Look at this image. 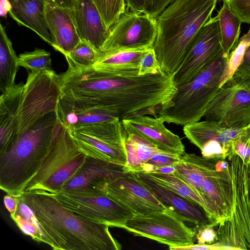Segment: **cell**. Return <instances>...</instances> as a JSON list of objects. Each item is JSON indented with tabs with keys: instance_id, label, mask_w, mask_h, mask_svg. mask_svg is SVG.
Wrapping results in <instances>:
<instances>
[{
	"instance_id": "cell-1",
	"label": "cell",
	"mask_w": 250,
	"mask_h": 250,
	"mask_svg": "<svg viewBox=\"0 0 250 250\" xmlns=\"http://www.w3.org/2000/svg\"><path fill=\"white\" fill-rule=\"evenodd\" d=\"M177 89L173 75L164 72L140 76L93 71L83 85L88 101L115 109L121 120L141 115L157 117L158 110Z\"/></svg>"
},
{
	"instance_id": "cell-2",
	"label": "cell",
	"mask_w": 250,
	"mask_h": 250,
	"mask_svg": "<svg viewBox=\"0 0 250 250\" xmlns=\"http://www.w3.org/2000/svg\"><path fill=\"white\" fill-rule=\"evenodd\" d=\"M33 211L55 250H120L109 226L84 218L63 206L51 193L37 190L19 197Z\"/></svg>"
},
{
	"instance_id": "cell-3",
	"label": "cell",
	"mask_w": 250,
	"mask_h": 250,
	"mask_svg": "<svg viewBox=\"0 0 250 250\" xmlns=\"http://www.w3.org/2000/svg\"><path fill=\"white\" fill-rule=\"evenodd\" d=\"M218 0H172L156 18L157 35L153 46L163 72L179 69L190 43L211 18Z\"/></svg>"
},
{
	"instance_id": "cell-4",
	"label": "cell",
	"mask_w": 250,
	"mask_h": 250,
	"mask_svg": "<svg viewBox=\"0 0 250 250\" xmlns=\"http://www.w3.org/2000/svg\"><path fill=\"white\" fill-rule=\"evenodd\" d=\"M58 122L56 111L50 112L21 133L0 154V188L19 197L39 170L52 142Z\"/></svg>"
},
{
	"instance_id": "cell-5",
	"label": "cell",
	"mask_w": 250,
	"mask_h": 250,
	"mask_svg": "<svg viewBox=\"0 0 250 250\" xmlns=\"http://www.w3.org/2000/svg\"><path fill=\"white\" fill-rule=\"evenodd\" d=\"M228 57L214 61L191 81L178 88L157 115L164 122L185 125L200 121L219 88Z\"/></svg>"
},
{
	"instance_id": "cell-6",
	"label": "cell",
	"mask_w": 250,
	"mask_h": 250,
	"mask_svg": "<svg viewBox=\"0 0 250 250\" xmlns=\"http://www.w3.org/2000/svg\"><path fill=\"white\" fill-rule=\"evenodd\" d=\"M86 157L78 148L69 128L58 120L47 155L24 192L39 190L55 194L61 192L65 183L79 170Z\"/></svg>"
},
{
	"instance_id": "cell-7",
	"label": "cell",
	"mask_w": 250,
	"mask_h": 250,
	"mask_svg": "<svg viewBox=\"0 0 250 250\" xmlns=\"http://www.w3.org/2000/svg\"><path fill=\"white\" fill-rule=\"evenodd\" d=\"M227 158L233 184V206L230 216L218 226L217 242L223 250H250L249 165L234 152Z\"/></svg>"
},
{
	"instance_id": "cell-8",
	"label": "cell",
	"mask_w": 250,
	"mask_h": 250,
	"mask_svg": "<svg viewBox=\"0 0 250 250\" xmlns=\"http://www.w3.org/2000/svg\"><path fill=\"white\" fill-rule=\"evenodd\" d=\"M69 129L78 148L86 156L126 164L127 132L120 118Z\"/></svg>"
},
{
	"instance_id": "cell-9",
	"label": "cell",
	"mask_w": 250,
	"mask_h": 250,
	"mask_svg": "<svg viewBox=\"0 0 250 250\" xmlns=\"http://www.w3.org/2000/svg\"><path fill=\"white\" fill-rule=\"evenodd\" d=\"M52 194L78 215L109 227L122 228L135 215L131 210L97 188L61 191Z\"/></svg>"
},
{
	"instance_id": "cell-10",
	"label": "cell",
	"mask_w": 250,
	"mask_h": 250,
	"mask_svg": "<svg viewBox=\"0 0 250 250\" xmlns=\"http://www.w3.org/2000/svg\"><path fill=\"white\" fill-rule=\"evenodd\" d=\"M60 95L59 76L53 70L30 71L19 107L17 137L44 116L56 111Z\"/></svg>"
},
{
	"instance_id": "cell-11",
	"label": "cell",
	"mask_w": 250,
	"mask_h": 250,
	"mask_svg": "<svg viewBox=\"0 0 250 250\" xmlns=\"http://www.w3.org/2000/svg\"><path fill=\"white\" fill-rule=\"evenodd\" d=\"M135 236L146 237L169 248L194 244L196 231L175 212L167 208L134 215L122 227Z\"/></svg>"
},
{
	"instance_id": "cell-12",
	"label": "cell",
	"mask_w": 250,
	"mask_h": 250,
	"mask_svg": "<svg viewBox=\"0 0 250 250\" xmlns=\"http://www.w3.org/2000/svg\"><path fill=\"white\" fill-rule=\"evenodd\" d=\"M223 56L216 16L206 22L192 40L186 58L173 75L177 88L191 81L202 71Z\"/></svg>"
},
{
	"instance_id": "cell-13",
	"label": "cell",
	"mask_w": 250,
	"mask_h": 250,
	"mask_svg": "<svg viewBox=\"0 0 250 250\" xmlns=\"http://www.w3.org/2000/svg\"><path fill=\"white\" fill-rule=\"evenodd\" d=\"M157 35L156 18L145 13L125 12L109 29L100 55L122 49H152Z\"/></svg>"
},
{
	"instance_id": "cell-14",
	"label": "cell",
	"mask_w": 250,
	"mask_h": 250,
	"mask_svg": "<svg viewBox=\"0 0 250 250\" xmlns=\"http://www.w3.org/2000/svg\"><path fill=\"white\" fill-rule=\"evenodd\" d=\"M94 188L119 202L135 215L165 210V207L143 185L129 173L99 183Z\"/></svg>"
},
{
	"instance_id": "cell-15",
	"label": "cell",
	"mask_w": 250,
	"mask_h": 250,
	"mask_svg": "<svg viewBox=\"0 0 250 250\" xmlns=\"http://www.w3.org/2000/svg\"><path fill=\"white\" fill-rule=\"evenodd\" d=\"M127 173L143 185L166 208L175 212L196 232L205 227H216L199 205L164 186L148 174Z\"/></svg>"
},
{
	"instance_id": "cell-16",
	"label": "cell",
	"mask_w": 250,
	"mask_h": 250,
	"mask_svg": "<svg viewBox=\"0 0 250 250\" xmlns=\"http://www.w3.org/2000/svg\"><path fill=\"white\" fill-rule=\"evenodd\" d=\"M249 106L250 79L233 75L219 88L204 117L222 123Z\"/></svg>"
},
{
	"instance_id": "cell-17",
	"label": "cell",
	"mask_w": 250,
	"mask_h": 250,
	"mask_svg": "<svg viewBox=\"0 0 250 250\" xmlns=\"http://www.w3.org/2000/svg\"><path fill=\"white\" fill-rule=\"evenodd\" d=\"M122 122L127 133L144 138L161 150L180 155L185 153L181 138L168 129L160 117L136 115Z\"/></svg>"
},
{
	"instance_id": "cell-18",
	"label": "cell",
	"mask_w": 250,
	"mask_h": 250,
	"mask_svg": "<svg viewBox=\"0 0 250 250\" xmlns=\"http://www.w3.org/2000/svg\"><path fill=\"white\" fill-rule=\"evenodd\" d=\"M56 111L58 120L68 128L121 119L118 111L112 107L86 105L61 95Z\"/></svg>"
},
{
	"instance_id": "cell-19",
	"label": "cell",
	"mask_w": 250,
	"mask_h": 250,
	"mask_svg": "<svg viewBox=\"0 0 250 250\" xmlns=\"http://www.w3.org/2000/svg\"><path fill=\"white\" fill-rule=\"evenodd\" d=\"M70 13L81 40L99 51L109 30L105 27L95 4L91 0H75Z\"/></svg>"
},
{
	"instance_id": "cell-20",
	"label": "cell",
	"mask_w": 250,
	"mask_h": 250,
	"mask_svg": "<svg viewBox=\"0 0 250 250\" xmlns=\"http://www.w3.org/2000/svg\"><path fill=\"white\" fill-rule=\"evenodd\" d=\"M44 17L55 50L64 55L81 42L70 9L46 2Z\"/></svg>"
},
{
	"instance_id": "cell-21",
	"label": "cell",
	"mask_w": 250,
	"mask_h": 250,
	"mask_svg": "<svg viewBox=\"0 0 250 250\" xmlns=\"http://www.w3.org/2000/svg\"><path fill=\"white\" fill-rule=\"evenodd\" d=\"M125 174L124 166L87 156L82 167L65 183L62 191L94 188L102 181Z\"/></svg>"
},
{
	"instance_id": "cell-22",
	"label": "cell",
	"mask_w": 250,
	"mask_h": 250,
	"mask_svg": "<svg viewBox=\"0 0 250 250\" xmlns=\"http://www.w3.org/2000/svg\"><path fill=\"white\" fill-rule=\"evenodd\" d=\"M250 125L241 128H233L219 122L205 120L187 124L183 130L188 139L199 148L209 141H217L232 150L234 141L244 134ZM233 151V150H232Z\"/></svg>"
},
{
	"instance_id": "cell-23",
	"label": "cell",
	"mask_w": 250,
	"mask_h": 250,
	"mask_svg": "<svg viewBox=\"0 0 250 250\" xmlns=\"http://www.w3.org/2000/svg\"><path fill=\"white\" fill-rule=\"evenodd\" d=\"M24 83L15 84L0 97V154L6 151L17 137L19 110Z\"/></svg>"
},
{
	"instance_id": "cell-24",
	"label": "cell",
	"mask_w": 250,
	"mask_h": 250,
	"mask_svg": "<svg viewBox=\"0 0 250 250\" xmlns=\"http://www.w3.org/2000/svg\"><path fill=\"white\" fill-rule=\"evenodd\" d=\"M10 16L21 26L29 28L53 46L51 34L44 17L43 0H8Z\"/></svg>"
},
{
	"instance_id": "cell-25",
	"label": "cell",
	"mask_w": 250,
	"mask_h": 250,
	"mask_svg": "<svg viewBox=\"0 0 250 250\" xmlns=\"http://www.w3.org/2000/svg\"><path fill=\"white\" fill-rule=\"evenodd\" d=\"M220 159L207 158L194 153H185L174 165L176 171L173 175L178 176L203 196V182L208 174L215 169V164Z\"/></svg>"
},
{
	"instance_id": "cell-26",
	"label": "cell",
	"mask_w": 250,
	"mask_h": 250,
	"mask_svg": "<svg viewBox=\"0 0 250 250\" xmlns=\"http://www.w3.org/2000/svg\"><path fill=\"white\" fill-rule=\"evenodd\" d=\"M150 49H122L103 54L91 67L101 72L138 74L140 60Z\"/></svg>"
},
{
	"instance_id": "cell-27",
	"label": "cell",
	"mask_w": 250,
	"mask_h": 250,
	"mask_svg": "<svg viewBox=\"0 0 250 250\" xmlns=\"http://www.w3.org/2000/svg\"><path fill=\"white\" fill-rule=\"evenodd\" d=\"M127 163L124 166L125 172H138L156 153L162 150L144 138L134 133H127L125 140Z\"/></svg>"
},
{
	"instance_id": "cell-28",
	"label": "cell",
	"mask_w": 250,
	"mask_h": 250,
	"mask_svg": "<svg viewBox=\"0 0 250 250\" xmlns=\"http://www.w3.org/2000/svg\"><path fill=\"white\" fill-rule=\"evenodd\" d=\"M18 57L8 37L4 26L0 25V91L1 93L12 87L18 68Z\"/></svg>"
},
{
	"instance_id": "cell-29",
	"label": "cell",
	"mask_w": 250,
	"mask_h": 250,
	"mask_svg": "<svg viewBox=\"0 0 250 250\" xmlns=\"http://www.w3.org/2000/svg\"><path fill=\"white\" fill-rule=\"evenodd\" d=\"M216 15L218 17L221 43L224 56L228 57L230 51L237 45L242 23L225 1Z\"/></svg>"
},
{
	"instance_id": "cell-30",
	"label": "cell",
	"mask_w": 250,
	"mask_h": 250,
	"mask_svg": "<svg viewBox=\"0 0 250 250\" xmlns=\"http://www.w3.org/2000/svg\"><path fill=\"white\" fill-rule=\"evenodd\" d=\"M147 174L175 193L197 204L206 211L210 218L209 207L203 196L178 176L173 174L159 173Z\"/></svg>"
},
{
	"instance_id": "cell-31",
	"label": "cell",
	"mask_w": 250,
	"mask_h": 250,
	"mask_svg": "<svg viewBox=\"0 0 250 250\" xmlns=\"http://www.w3.org/2000/svg\"><path fill=\"white\" fill-rule=\"evenodd\" d=\"M17 198L18 200L17 210L11 219L23 233L38 242L47 244L46 237L33 211L20 197Z\"/></svg>"
},
{
	"instance_id": "cell-32",
	"label": "cell",
	"mask_w": 250,
	"mask_h": 250,
	"mask_svg": "<svg viewBox=\"0 0 250 250\" xmlns=\"http://www.w3.org/2000/svg\"><path fill=\"white\" fill-rule=\"evenodd\" d=\"M64 56L68 68H86L91 66L97 61L100 52L88 43L81 41L72 51Z\"/></svg>"
},
{
	"instance_id": "cell-33",
	"label": "cell",
	"mask_w": 250,
	"mask_h": 250,
	"mask_svg": "<svg viewBox=\"0 0 250 250\" xmlns=\"http://www.w3.org/2000/svg\"><path fill=\"white\" fill-rule=\"evenodd\" d=\"M18 63L19 66L30 71L53 70L51 54L43 49L21 53L18 56Z\"/></svg>"
},
{
	"instance_id": "cell-34",
	"label": "cell",
	"mask_w": 250,
	"mask_h": 250,
	"mask_svg": "<svg viewBox=\"0 0 250 250\" xmlns=\"http://www.w3.org/2000/svg\"><path fill=\"white\" fill-rule=\"evenodd\" d=\"M250 46V29L238 41L236 47L227 58L220 87L231 78L242 62L247 49Z\"/></svg>"
},
{
	"instance_id": "cell-35",
	"label": "cell",
	"mask_w": 250,
	"mask_h": 250,
	"mask_svg": "<svg viewBox=\"0 0 250 250\" xmlns=\"http://www.w3.org/2000/svg\"><path fill=\"white\" fill-rule=\"evenodd\" d=\"M99 11L105 27L109 30L125 12V0H91Z\"/></svg>"
},
{
	"instance_id": "cell-36",
	"label": "cell",
	"mask_w": 250,
	"mask_h": 250,
	"mask_svg": "<svg viewBox=\"0 0 250 250\" xmlns=\"http://www.w3.org/2000/svg\"><path fill=\"white\" fill-rule=\"evenodd\" d=\"M163 72L153 48L146 52L141 58L138 69V75L155 74Z\"/></svg>"
},
{
	"instance_id": "cell-37",
	"label": "cell",
	"mask_w": 250,
	"mask_h": 250,
	"mask_svg": "<svg viewBox=\"0 0 250 250\" xmlns=\"http://www.w3.org/2000/svg\"><path fill=\"white\" fill-rule=\"evenodd\" d=\"M239 17L242 23L250 24V0H222Z\"/></svg>"
},
{
	"instance_id": "cell-38",
	"label": "cell",
	"mask_w": 250,
	"mask_h": 250,
	"mask_svg": "<svg viewBox=\"0 0 250 250\" xmlns=\"http://www.w3.org/2000/svg\"><path fill=\"white\" fill-rule=\"evenodd\" d=\"M249 129L244 134L238 137L234 141L232 145V150L233 152L239 155L249 165L250 163V145L248 137Z\"/></svg>"
},
{
	"instance_id": "cell-39",
	"label": "cell",
	"mask_w": 250,
	"mask_h": 250,
	"mask_svg": "<svg viewBox=\"0 0 250 250\" xmlns=\"http://www.w3.org/2000/svg\"><path fill=\"white\" fill-rule=\"evenodd\" d=\"M213 227L207 226L196 232L195 238L199 244H213L217 242L216 230Z\"/></svg>"
},
{
	"instance_id": "cell-40",
	"label": "cell",
	"mask_w": 250,
	"mask_h": 250,
	"mask_svg": "<svg viewBox=\"0 0 250 250\" xmlns=\"http://www.w3.org/2000/svg\"><path fill=\"white\" fill-rule=\"evenodd\" d=\"M172 1V0H146L144 13L157 18Z\"/></svg>"
},
{
	"instance_id": "cell-41",
	"label": "cell",
	"mask_w": 250,
	"mask_h": 250,
	"mask_svg": "<svg viewBox=\"0 0 250 250\" xmlns=\"http://www.w3.org/2000/svg\"><path fill=\"white\" fill-rule=\"evenodd\" d=\"M233 75L250 79V46L247 49L242 63Z\"/></svg>"
},
{
	"instance_id": "cell-42",
	"label": "cell",
	"mask_w": 250,
	"mask_h": 250,
	"mask_svg": "<svg viewBox=\"0 0 250 250\" xmlns=\"http://www.w3.org/2000/svg\"><path fill=\"white\" fill-rule=\"evenodd\" d=\"M169 249L172 250H223V246L219 242L213 244H192L189 246L171 247Z\"/></svg>"
},
{
	"instance_id": "cell-43",
	"label": "cell",
	"mask_w": 250,
	"mask_h": 250,
	"mask_svg": "<svg viewBox=\"0 0 250 250\" xmlns=\"http://www.w3.org/2000/svg\"><path fill=\"white\" fill-rule=\"evenodd\" d=\"M4 206L10 213V217H13L16 214L18 205V200L17 197L7 194L3 198Z\"/></svg>"
},
{
	"instance_id": "cell-44",
	"label": "cell",
	"mask_w": 250,
	"mask_h": 250,
	"mask_svg": "<svg viewBox=\"0 0 250 250\" xmlns=\"http://www.w3.org/2000/svg\"><path fill=\"white\" fill-rule=\"evenodd\" d=\"M127 9L129 11L143 13H144L146 0H125Z\"/></svg>"
},
{
	"instance_id": "cell-45",
	"label": "cell",
	"mask_w": 250,
	"mask_h": 250,
	"mask_svg": "<svg viewBox=\"0 0 250 250\" xmlns=\"http://www.w3.org/2000/svg\"><path fill=\"white\" fill-rule=\"evenodd\" d=\"M45 2L51 3L57 6L63 8L71 9L73 8L75 0H43Z\"/></svg>"
},
{
	"instance_id": "cell-46",
	"label": "cell",
	"mask_w": 250,
	"mask_h": 250,
	"mask_svg": "<svg viewBox=\"0 0 250 250\" xmlns=\"http://www.w3.org/2000/svg\"><path fill=\"white\" fill-rule=\"evenodd\" d=\"M176 171L175 166L162 167L156 168L152 173L173 174Z\"/></svg>"
},
{
	"instance_id": "cell-47",
	"label": "cell",
	"mask_w": 250,
	"mask_h": 250,
	"mask_svg": "<svg viewBox=\"0 0 250 250\" xmlns=\"http://www.w3.org/2000/svg\"><path fill=\"white\" fill-rule=\"evenodd\" d=\"M229 167V163L226 160L220 159L216 163L215 168L217 171H223Z\"/></svg>"
},
{
	"instance_id": "cell-48",
	"label": "cell",
	"mask_w": 250,
	"mask_h": 250,
	"mask_svg": "<svg viewBox=\"0 0 250 250\" xmlns=\"http://www.w3.org/2000/svg\"><path fill=\"white\" fill-rule=\"evenodd\" d=\"M10 9L9 3L8 0H0V15L5 17Z\"/></svg>"
},
{
	"instance_id": "cell-49",
	"label": "cell",
	"mask_w": 250,
	"mask_h": 250,
	"mask_svg": "<svg viewBox=\"0 0 250 250\" xmlns=\"http://www.w3.org/2000/svg\"><path fill=\"white\" fill-rule=\"evenodd\" d=\"M248 196L249 204L250 208V168L249 167L248 173Z\"/></svg>"
},
{
	"instance_id": "cell-50",
	"label": "cell",
	"mask_w": 250,
	"mask_h": 250,
	"mask_svg": "<svg viewBox=\"0 0 250 250\" xmlns=\"http://www.w3.org/2000/svg\"><path fill=\"white\" fill-rule=\"evenodd\" d=\"M248 118L249 123H250V106L249 107L248 111Z\"/></svg>"
},
{
	"instance_id": "cell-51",
	"label": "cell",
	"mask_w": 250,
	"mask_h": 250,
	"mask_svg": "<svg viewBox=\"0 0 250 250\" xmlns=\"http://www.w3.org/2000/svg\"><path fill=\"white\" fill-rule=\"evenodd\" d=\"M248 140H249V144L250 145V127L249 129V131H248Z\"/></svg>"
},
{
	"instance_id": "cell-52",
	"label": "cell",
	"mask_w": 250,
	"mask_h": 250,
	"mask_svg": "<svg viewBox=\"0 0 250 250\" xmlns=\"http://www.w3.org/2000/svg\"><path fill=\"white\" fill-rule=\"evenodd\" d=\"M249 168H250V163L249 165Z\"/></svg>"
}]
</instances>
